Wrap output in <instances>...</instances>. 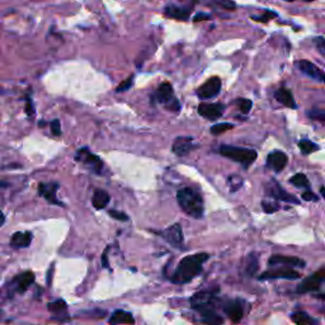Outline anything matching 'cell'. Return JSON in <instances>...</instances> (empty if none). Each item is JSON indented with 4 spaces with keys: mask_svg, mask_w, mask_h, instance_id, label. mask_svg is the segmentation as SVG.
<instances>
[{
    "mask_svg": "<svg viewBox=\"0 0 325 325\" xmlns=\"http://www.w3.org/2000/svg\"><path fill=\"white\" fill-rule=\"evenodd\" d=\"M209 259V254L198 253L193 255H188L179 262L178 267L175 269L172 281L174 283H187L198 276L202 271L203 263Z\"/></svg>",
    "mask_w": 325,
    "mask_h": 325,
    "instance_id": "obj_1",
    "label": "cell"
},
{
    "mask_svg": "<svg viewBox=\"0 0 325 325\" xmlns=\"http://www.w3.org/2000/svg\"><path fill=\"white\" fill-rule=\"evenodd\" d=\"M179 206L187 215L194 219H201L203 216V200L201 194L192 188H182L177 193Z\"/></svg>",
    "mask_w": 325,
    "mask_h": 325,
    "instance_id": "obj_2",
    "label": "cell"
},
{
    "mask_svg": "<svg viewBox=\"0 0 325 325\" xmlns=\"http://www.w3.org/2000/svg\"><path fill=\"white\" fill-rule=\"evenodd\" d=\"M220 154L230 160L240 162L244 166H249L256 159V151L245 147L230 146V145H222L220 147Z\"/></svg>",
    "mask_w": 325,
    "mask_h": 325,
    "instance_id": "obj_3",
    "label": "cell"
},
{
    "mask_svg": "<svg viewBox=\"0 0 325 325\" xmlns=\"http://www.w3.org/2000/svg\"><path fill=\"white\" fill-rule=\"evenodd\" d=\"M154 99L158 103L162 104L166 110L172 111V112H179L181 111V103H179L178 98L174 95L172 84L168 81H164L159 85V88L154 94Z\"/></svg>",
    "mask_w": 325,
    "mask_h": 325,
    "instance_id": "obj_4",
    "label": "cell"
},
{
    "mask_svg": "<svg viewBox=\"0 0 325 325\" xmlns=\"http://www.w3.org/2000/svg\"><path fill=\"white\" fill-rule=\"evenodd\" d=\"M325 281V268H322L319 272L314 273L306 279H303L299 286H297V294H306V292H313V291L319 290L323 282Z\"/></svg>",
    "mask_w": 325,
    "mask_h": 325,
    "instance_id": "obj_5",
    "label": "cell"
},
{
    "mask_svg": "<svg viewBox=\"0 0 325 325\" xmlns=\"http://www.w3.org/2000/svg\"><path fill=\"white\" fill-rule=\"evenodd\" d=\"M295 66L309 78L314 79L315 81H319V83H325V72L320 69L319 66H316L315 64H313L309 60H297L295 63Z\"/></svg>",
    "mask_w": 325,
    "mask_h": 325,
    "instance_id": "obj_6",
    "label": "cell"
},
{
    "mask_svg": "<svg viewBox=\"0 0 325 325\" xmlns=\"http://www.w3.org/2000/svg\"><path fill=\"white\" fill-rule=\"evenodd\" d=\"M220 91H221V79L217 76L209 78L205 84L201 85L197 89V95L200 99L207 100L211 98H215L216 95H219Z\"/></svg>",
    "mask_w": 325,
    "mask_h": 325,
    "instance_id": "obj_7",
    "label": "cell"
},
{
    "mask_svg": "<svg viewBox=\"0 0 325 325\" xmlns=\"http://www.w3.org/2000/svg\"><path fill=\"white\" fill-rule=\"evenodd\" d=\"M75 160L83 162L85 165L91 166V169H93L95 173H100L102 172V169H103V162L99 159V157L92 154L88 147L80 149V150L76 153Z\"/></svg>",
    "mask_w": 325,
    "mask_h": 325,
    "instance_id": "obj_8",
    "label": "cell"
},
{
    "mask_svg": "<svg viewBox=\"0 0 325 325\" xmlns=\"http://www.w3.org/2000/svg\"><path fill=\"white\" fill-rule=\"evenodd\" d=\"M225 111V106L220 103H201L198 106V113L200 116L205 117L209 121H216L222 116Z\"/></svg>",
    "mask_w": 325,
    "mask_h": 325,
    "instance_id": "obj_9",
    "label": "cell"
},
{
    "mask_svg": "<svg viewBox=\"0 0 325 325\" xmlns=\"http://www.w3.org/2000/svg\"><path fill=\"white\" fill-rule=\"evenodd\" d=\"M266 188H267V192H268V194L271 196V198H275V200H281V201H284V202H288V203H295V205H299V203H300V201L297 200L295 196L290 194L288 192L283 191V189L281 188V186H279L276 181H271V183L267 185Z\"/></svg>",
    "mask_w": 325,
    "mask_h": 325,
    "instance_id": "obj_10",
    "label": "cell"
},
{
    "mask_svg": "<svg viewBox=\"0 0 325 325\" xmlns=\"http://www.w3.org/2000/svg\"><path fill=\"white\" fill-rule=\"evenodd\" d=\"M269 266H287V267H299L302 268L306 263L297 256H287V255H272L268 260Z\"/></svg>",
    "mask_w": 325,
    "mask_h": 325,
    "instance_id": "obj_11",
    "label": "cell"
},
{
    "mask_svg": "<svg viewBox=\"0 0 325 325\" xmlns=\"http://www.w3.org/2000/svg\"><path fill=\"white\" fill-rule=\"evenodd\" d=\"M300 279V273L290 268H281L276 269V271H268L259 276V279Z\"/></svg>",
    "mask_w": 325,
    "mask_h": 325,
    "instance_id": "obj_12",
    "label": "cell"
},
{
    "mask_svg": "<svg viewBox=\"0 0 325 325\" xmlns=\"http://www.w3.org/2000/svg\"><path fill=\"white\" fill-rule=\"evenodd\" d=\"M162 238L165 239L169 244H172L173 247H182L183 245V232H182V228L179 224H175V225L170 226L165 230V232H162Z\"/></svg>",
    "mask_w": 325,
    "mask_h": 325,
    "instance_id": "obj_13",
    "label": "cell"
},
{
    "mask_svg": "<svg viewBox=\"0 0 325 325\" xmlns=\"http://www.w3.org/2000/svg\"><path fill=\"white\" fill-rule=\"evenodd\" d=\"M287 162H288L287 155L279 150L272 151V153L267 157V165L277 173L281 172L282 169L287 165Z\"/></svg>",
    "mask_w": 325,
    "mask_h": 325,
    "instance_id": "obj_14",
    "label": "cell"
},
{
    "mask_svg": "<svg viewBox=\"0 0 325 325\" xmlns=\"http://www.w3.org/2000/svg\"><path fill=\"white\" fill-rule=\"evenodd\" d=\"M192 13V6H177L166 5L164 9V14L169 18L177 19V21H187Z\"/></svg>",
    "mask_w": 325,
    "mask_h": 325,
    "instance_id": "obj_15",
    "label": "cell"
},
{
    "mask_svg": "<svg viewBox=\"0 0 325 325\" xmlns=\"http://www.w3.org/2000/svg\"><path fill=\"white\" fill-rule=\"evenodd\" d=\"M194 147L192 138H177L173 142V153L178 157H186Z\"/></svg>",
    "mask_w": 325,
    "mask_h": 325,
    "instance_id": "obj_16",
    "label": "cell"
},
{
    "mask_svg": "<svg viewBox=\"0 0 325 325\" xmlns=\"http://www.w3.org/2000/svg\"><path fill=\"white\" fill-rule=\"evenodd\" d=\"M57 188H59L57 183H41L38 186V193L52 205H61L56 197Z\"/></svg>",
    "mask_w": 325,
    "mask_h": 325,
    "instance_id": "obj_17",
    "label": "cell"
},
{
    "mask_svg": "<svg viewBox=\"0 0 325 325\" xmlns=\"http://www.w3.org/2000/svg\"><path fill=\"white\" fill-rule=\"evenodd\" d=\"M275 98L279 100V103L283 104L284 107H288L291 110H296L297 104L295 102V98L287 88H279V91L275 92Z\"/></svg>",
    "mask_w": 325,
    "mask_h": 325,
    "instance_id": "obj_18",
    "label": "cell"
},
{
    "mask_svg": "<svg viewBox=\"0 0 325 325\" xmlns=\"http://www.w3.org/2000/svg\"><path fill=\"white\" fill-rule=\"evenodd\" d=\"M35 281V276L32 272H25L19 275L18 277L14 279V284H16V290L19 294H23L24 291L28 290V287Z\"/></svg>",
    "mask_w": 325,
    "mask_h": 325,
    "instance_id": "obj_19",
    "label": "cell"
},
{
    "mask_svg": "<svg viewBox=\"0 0 325 325\" xmlns=\"http://www.w3.org/2000/svg\"><path fill=\"white\" fill-rule=\"evenodd\" d=\"M225 313L232 323H239L243 318V306L239 301H232L225 306Z\"/></svg>",
    "mask_w": 325,
    "mask_h": 325,
    "instance_id": "obj_20",
    "label": "cell"
},
{
    "mask_svg": "<svg viewBox=\"0 0 325 325\" xmlns=\"http://www.w3.org/2000/svg\"><path fill=\"white\" fill-rule=\"evenodd\" d=\"M32 241V234L28 232H16V234L12 235V239H10V245L13 248H27L29 247V244Z\"/></svg>",
    "mask_w": 325,
    "mask_h": 325,
    "instance_id": "obj_21",
    "label": "cell"
},
{
    "mask_svg": "<svg viewBox=\"0 0 325 325\" xmlns=\"http://www.w3.org/2000/svg\"><path fill=\"white\" fill-rule=\"evenodd\" d=\"M134 316L131 315L127 311H123V310H117L112 314L110 319L111 325H119V324H134Z\"/></svg>",
    "mask_w": 325,
    "mask_h": 325,
    "instance_id": "obj_22",
    "label": "cell"
},
{
    "mask_svg": "<svg viewBox=\"0 0 325 325\" xmlns=\"http://www.w3.org/2000/svg\"><path fill=\"white\" fill-rule=\"evenodd\" d=\"M201 313V318H202V323L206 325H221L224 323L221 316L219 314L215 313V310L213 307L211 309H206L200 311Z\"/></svg>",
    "mask_w": 325,
    "mask_h": 325,
    "instance_id": "obj_23",
    "label": "cell"
},
{
    "mask_svg": "<svg viewBox=\"0 0 325 325\" xmlns=\"http://www.w3.org/2000/svg\"><path fill=\"white\" fill-rule=\"evenodd\" d=\"M110 202V194L107 193L103 189H97L94 192L93 198H92V203H93L94 209H103L104 207Z\"/></svg>",
    "mask_w": 325,
    "mask_h": 325,
    "instance_id": "obj_24",
    "label": "cell"
},
{
    "mask_svg": "<svg viewBox=\"0 0 325 325\" xmlns=\"http://www.w3.org/2000/svg\"><path fill=\"white\" fill-rule=\"evenodd\" d=\"M259 268V264H258V256L256 254H250L245 258L244 260V273L249 277H253L256 273Z\"/></svg>",
    "mask_w": 325,
    "mask_h": 325,
    "instance_id": "obj_25",
    "label": "cell"
},
{
    "mask_svg": "<svg viewBox=\"0 0 325 325\" xmlns=\"http://www.w3.org/2000/svg\"><path fill=\"white\" fill-rule=\"evenodd\" d=\"M291 320L297 325H315L316 322L310 318L306 313L299 311V313H294L291 315Z\"/></svg>",
    "mask_w": 325,
    "mask_h": 325,
    "instance_id": "obj_26",
    "label": "cell"
},
{
    "mask_svg": "<svg viewBox=\"0 0 325 325\" xmlns=\"http://www.w3.org/2000/svg\"><path fill=\"white\" fill-rule=\"evenodd\" d=\"M299 147L302 154H311L314 151L319 150V146L316 144H314L313 141L307 140V139H302V140L299 142Z\"/></svg>",
    "mask_w": 325,
    "mask_h": 325,
    "instance_id": "obj_27",
    "label": "cell"
},
{
    "mask_svg": "<svg viewBox=\"0 0 325 325\" xmlns=\"http://www.w3.org/2000/svg\"><path fill=\"white\" fill-rule=\"evenodd\" d=\"M291 183L294 186H296V187H301V188H309L310 183H309V179H307V177L305 174H302V173H299V174H295L292 178H291Z\"/></svg>",
    "mask_w": 325,
    "mask_h": 325,
    "instance_id": "obj_28",
    "label": "cell"
},
{
    "mask_svg": "<svg viewBox=\"0 0 325 325\" xmlns=\"http://www.w3.org/2000/svg\"><path fill=\"white\" fill-rule=\"evenodd\" d=\"M47 307H48V310H50L51 313L60 314V313H64V311H65L66 307H68V305H66V302L64 300H56V301H52V302L48 303Z\"/></svg>",
    "mask_w": 325,
    "mask_h": 325,
    "instance_id": "obj_29",
    "label": "cell"
},
{
    "mask_svg": "<svg viewBox=\"0 0 325 325\" xmlns=\"http://www.w3.org/2000/svg\"><path fill=\"white\" fill-rule=\"evenodd\" d=\"M234 128V125L232 123H228V122H224V123H217V125H213L211 127V134L217 136V135H221L224 132L229 131V130H232Z\"/></svg>",
    "mask_w": 325,
    "mask_h": 325,
    "instance_id": "obj_30",
    "label": "cell"
},
{
    "mask_svg": "<svg viewBox=\"0 0 325 325\" xmlns=\"http://www.w3.org/2000/svg\"><path fill=\"white\" fill-rule=\"evenodd\" d=\"M262 207H263V211L266 213H273L276 212V211H279V205L275 201V198L273 200H264L262 202Z\"/></svg>",
    "mask_w": 325,
    "mask_h": 325,
    "instance_id": "obj_31",
    "label": "cell"
},
{
    "mask_svg": "<svg viewBox=\"0 0 325 325\" xmlns=\"http://www.w3.org/2000/svg\"><path fill=\"white\" fill-rule=\"evenodd\" d=\"M236 104L239 106V110H240V112L244 113V115L249 113L250 110H252V107H253V102H252V100L244 99V98H240V99L236 100Z\"/></svg>",
    "mask_w": 325,
    "mask_h": 325,
    "instance_id": "obj_32",
    "label": "cell"
},
{
    "mask_svg": "<svg viewBox=\"0 0 325 325\" xmlns=\"http://www.w3.org/2000/svg\"><path fill=\"white\" fill-rule=\"evenodd\" d=\"M134 79L135 75H130L127 79L122 81L121 84L116 88V93H122V92H127L128 89H131L132 85H134Z\"/></svg>",
    "mask_w": 325,
    "mask_h": 325,
    "instance_id": "obj_33",
    "label": "cell"
},
{
    "mask_svg": "<svg viewBox=\"0 0 325 325\" xmlns=\"http://www.w3.org/2000/svg\"><path fill=\"white\" fill-rule=\"evenodd\" d=\"M211 3L219 5L220 8H224L226 10H234L236 8L234 0H211Z\"/></svg>",
    "mask_w": 325,
    "mask_h": 325,
    "instance_id": "obj_34",
    "label": "cell"
},
{
    "mask_svg": "<svg viewBox=\"0 0 325 325\" xmlns=\"http://www.w3.org/2000/svg\"><path fill=\"white\" fill-rule=\"evenodd\" d=\"M275 17H277V13L272 12V10H266L264 12V14H262V16H253L252 17V19L253 21H255V22H268V21H271L272 18H275Z\"/></svg>",
    "mask_w": 325,
    "mask_h": 325,
    "instance_id": "obj_35",
    "label": "cell"
},
{
    "mask_svg": "<svg viewBox=\"0 0 325 325\" xmlns=\"http://www.w3.org/2000/svg\"><path fill=\"white\" fill-rule=\"evenodd\" d=\"M229 183H230V189H232V192H235L238 191L239 188L243 186V179H241L239 175H232V177H230V179H229Z\"/></svg>",
    "mask_w": 325,
    "mask_h": 325,
    "instance_id": "obj_36",
    "label": "cell"
},
{
    "mask_svg": "<svg viewBox=\"0 0 325 325\" xmlns=\"http://www.w3.org/2000/svg\"><path fill=\"white\" fill-rule=\"evenodd\" d=\"M309 117L313 119H316V121L322 122L323 125H325V111H311L309 112Z\"/></svg>",
    "mask_w": 325,
    "mask_h": 325,
    "instance_id": "obj_37",
    "label": "cell"
},
{
    "mask_svg": "<svg viewBox=\"0 0 325 325\" xmlns=\"http://www.w3.org/2000/svg\"><path fill=\"white\" fill-rule=\"evenodd\" d=\"M314 45H315V47L320 52V55L325 57V38L324 37L314 38Z\"/></svg>",
    "mask_w": 325,
    "mask_h": 325,
    "instance_id": "obj_38",
    "label": "cell"
},
{
    "mask_svg": "<svg viewBox=\"0 0 325 325\" xmlns=\"http://www.w3.org/2000/svg\"><path fill=\"white\" fill-rule=\"evenodd\" d=\"M50 127L52 135H55V136H60V135H61V123H60L59 119H53V121H51Z\"/></svg>",
    "mask_w": 325,
    "mask_h": 325,
    "instance_id": "obj_39",
    "label": "cell"
},
{
    "mask_svg": "<svg viewBox=\"0 0 325 325\" xmlns=\"http://www.w3.org/2000/svg\"><path fill=\"white\" fill-rule=\"evenodd\" d=\"M108 213H110V216L111 217H113V219L119 220V221H128V216L126 215V213L119 212L117 209H111Z\"/></svg>",
    "mask_w": 325,
    "mask_h": 325,
    "instance_id": "obj_40",
    "label": "cell"
},
{
    "mask_svg": "<svg viewBox=\"0 0 325 325\" xmlns=\"http://www.w3.org/2000/svg\"><path fill=\"white\" fill-rule=\"evenodd\" d=\"M24 111H25V115H27V116H29V117L33 116V113H35V108H33V103H32L31 98H27Z\"/></svg>",
    "mask_w": 325,
    "mask_h": 325,
    "instance_id": "obj_41",
    "label": "cell"
},
{
    "mask_svg": "<svg viewBox=\"0 0 325 325\" xmlns=\"http://www.w3.org/2000/svg\"><path fill=\"white\" fill-rule=\"evenodd\" d=\"M211 19V16L207 13H198L193 17V22H203V21H209Z\"/></svg>",
    "mask_w": 325,
    "mask_h": 325,
    "instance_id": "obj_42",
    "label": "cell"
},
{
    "mask_svg": "<svg viewBox=\"0 0 325 325\" xmlns=\"http://www.w3.org/2000/svg\"><path fill=\"white\" fill-rule=\"evenodd\" d=\"M302 198L305 201H318V197H316V194L313 193V192H303L302 193Z\"/></svg>",
    "mask_w": 325,
    "mask_h": 325,
    "instance_id": "obj_43",
    "label": "cell"
},
{
    "mask_svg": "<svg viewBox=\"0 0 325 325\" xmlns=\"http://www.w3.org/2000/svg\"><path fill=\"white\" fill-rule=\"evenodd\" d=\"M108 249H110V248H106V250H104L103 255H102V264H103L104 268H110V264H108V259H107V254H108Z\"/></svg>",
    "mask_w": 325,
    "mask_h": 325,
    "instance_id": "obj_44",
    "label": "cell"
},
{
    "mask_svg": "<svg viewBox=\"0 0 325 325\" xmlns=\"http://www.w3.org/2000/svg\"><path fill=\"white\" fill-rule=\"evenodd\" d=\"M4 222H5V216H4V213L0 211V228L4 225Z\"/></svg>",
    "mask_w": 325,
    "mask_h": 325,
    "instance_id": "obj_45",
    "label": "cell"
},
{
    "mask_svg": "<svg viewBox=\"0 0 325 325\" xmlns=\"http://www.w3.org/2000/svg\"><path fill=\"white\" fill-rule=\"evenodd\" d=\"M6 186H8V185H6L5 182H0V189H1V188H4V187H6Z\"/></svg>",
    "mask_w": 325,
    "mask_h": 325,
    "instance_id": "obj_46",
    "label": "cell"
},
{
    "mask_svg": "<svg viewBox=\"0 0 325 325\" xmlns=\"http://www.w3.org/2000/svg\"><path fill=\"white\" fill-rule=\"evenodd\" d=\"M320 193H322V196H323V197L325 198V187H323L322 189H320Z\"/></svg>",
    "mask_w": 325,
    "mask_h": 325,
    "instance_id": "obj_47",
    "label": "cell"
},
{
    "mask_svg": "<svg viewBox=\"0 0 325 325\" xmlns=\"http://www.w3.org/2000/svg\"><path fill=\"white\" fill-rule=\"evenodd\" d=\"M286 1H295V0H286ZM302 1H307V3H311L314 0H302Z\"/></svg>",
    "mask_w": 325,
    "mask_h": 325,
    "instance_id": "obj_48",
    "label": "cell"
},
{
    "mask_svg": "<svg viewBox=\"0 0 325 325\" xmlns=\"http://www.w3.org/2000/svg\"><path fill=\"white\" fill-rule=\"evenodd\" d=\"M320 299H323V301H325V294H323V295H320Z\"/></svg>",
    "mask_w": 325,
    "mask_h": 325,
    "instance_id": "obj_49",
    "label": "cell"
}]
</instances>
